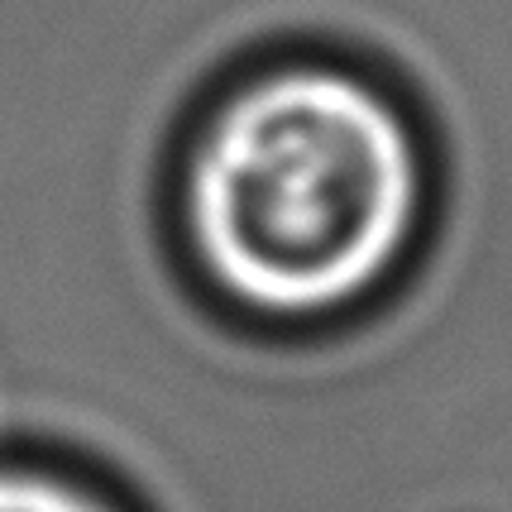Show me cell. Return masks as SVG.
<instances>
[{
  "instance_id": "6da1fadb",
  "label": "cell",
  "mask_w": 512,
  "mask_h": 512,
  "mask_svg": "<svg viewBox=\"0 0 512 512\" xmlns=\"http://www.w3.org/2000/svg\"><path fill=\"white\" fill-rule=\"evenodd\" d=\"M173 197L211 288L254 316L307 321L402 264L426 211V154L374 77L273 58L201 101Z\"/></svg>"
},
{
  "instance_id": "7a4b0ae2",
  "label": "cell",
  "mask_w": 512,
  "mask_h": 512,
  "mask_svg": "<svg viewBox=\"0 0 512 512\" xmlns=\"http://www.w3.org/2000/svg\"><path fill=\"white\" fill-rule=\"evenodd\" d=\"M0 512H115L87 484L53 469L0 465Z\"/></svg>"
}]
</instances>
